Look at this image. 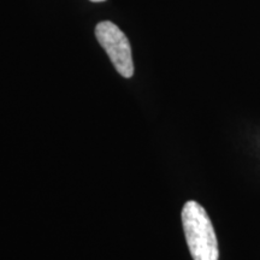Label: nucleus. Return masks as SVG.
Masks as SVG:
<instances>
[{
	"instance_id": "nucleus-1",
	"label": "nucleus",
	"mask_w": 260,
	"mask_h": 260,
	"mask_svg": "<svg viewBox=\"0 0 260 260\" xmlns=\"http://www.w3.org/2000/svg\"><path fill=\"white\" fill-rule=\"evenodd\" d=\"M181 217L193 260H218V241L206 210L199 203L190 200L184 204Z\"/></svg>"
},
{
	"instance_id": "nucleus-3",
	"label": "nucleus",
	"mask_w": 260,
	"mask_h": 260,
	"mask_svg": "<svg viewBox=\"0 0 260 260\" xmlns=\"http://www.w3.org/2000/svg\"><path fill=\"white\" fill-rule=\"evenodd\" d=\"M90 2H93V3H102V2H105V0H90Z\"/></svg>"
},
{
	"instance_id": "nucleus-2",
	"label": "nucleus",
	"mask_w": 260,
	"mask_h": 260,
	"mask_svg": "<svg viewBox=\"0 0 260 260\" xmlns=\"http://www.w3.org/2000/svg\"><path fill=\"white\" fill-rule=\"evenodd\" d=\"M95 37L118 74L125 79L133 77L134 63L132 47L124 32L112 22L104 21L96 24Z\"/></svg>"
}]
</instances>
